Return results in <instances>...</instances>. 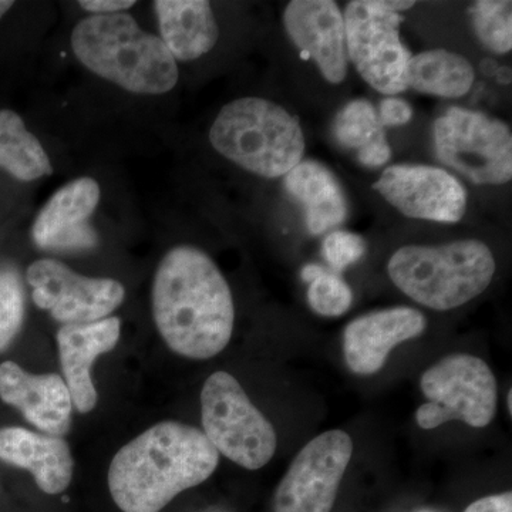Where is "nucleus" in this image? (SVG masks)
<instances>
[{"mask_svg":"<svg viewBox=\"0 0 512 512\" xmlns=\"http://www.w3.org/2000/svg\"><path fill=\"white\" fill-rule=\"evenodd\" d=\"M340 146L357 151V160L366 167H382L392 157L383 126L370 101H350L336 116L333 126Z\"/></svg>","mask_w":512,"mask_h":512,"instance_id":"22","label":"nucleus"},{"mask_svg":"<svg viewBox=\"0 0 512 512\" xmlns=\"http://www.w3.org/2000/svg\"><path fill=\"white\" fill-rule=\"evenodd\" d=\"M476 80L474 67L463 56L448 50H427L412 56L406 69L407 89L458 99L466 96Z\"/></svg>","mask_w":512,"mask_h":512,"instance_id":"21","label":"nucleus"},{"mask_svg":"<svg viewBox=\"0 0 512 512\" xmlns=\"http://www.w3.org/2000/svg\"><path fill=\"white\" fill-rule=\"evenodd\" d=\"M379 8L387 10V12L399 13L403 10L412 9L416 3L406 2V0H376Z\"/></svg>","mask_w":512,"mask_h":512,"instance_id":"31","label":"nucleus"},{"mask_svg":"<svg viewBox=\"0 0 512 512\" xmlns=\"http://www.w3.org/2000/svg\"><path fill=\"white\" fill-rule=\"evenodd\" d=\"M426 326L423 313L407 306L366 313L346 326L343 338L346 365L356 375H375L397 345L417 338Z\"/></svg>","mask_w":512,"mask_h":512,"instance_id":"15","label":"nucleus"},{"mask_svg":"<svg viewBox=\"0 0 512 512\" xmlns=\"http://www.w3.org/2000/svg\"><path fill=\"white\" fill-rule=\"evenodd\" d=\"M220 453L204 431L163 421L117 451L109 468V488L123 512H160L178 494L207 481Z\"/></svg>","mask_w":512,"mask_h":512,"instance_id":"2","label":"nucleus"},{"mask_svg":"<svg viewBox=\"0 0 512 512\" xmlns=\"http://www.w3.org/2000/svg\"><path fill=\"white\" fill-rule=\"evenodd\" d=\"M134 0H82L80 8L92 13V16L119 15L133 8Z\"/></svg>","mask_w":512,"mask_h":512,"instance_id":"29","label":"nucleus"},{"mask_svg":"<svg viewBox=\"0 0 512 512\" xmlns=\"http://www.w3.org/2000/svg\"><path fill=\"white\" fill-rule=\"evenodd\" d=\"M420 386L427 399L416 413L421 429L433 430L453 420L481 429L497 412V380L480 357H444L424 372Z\"/></svg>","mask_w":512,"mask_h":512,"instance_id":"7","label":"nucleus"},{"mask_svg":"<svg viewBox=\"0 0 512 512\" xmlns=\"http://www.w3.org/2000/svg\"><path fill=\"white\" fill-rule=\"evenodd\" d=\"M285 187L306 211V225L312 235L338 227L348 215L343 188L329 168L318 161H301L285 175Z\"/></svg>","mask_w":512,"mask_h":512,"instance_id":"20","label":"nucleus"},{"mask_svg":"<svg viewBox=\"0 0 512 512\" xmlns=\"http://www.w3.org/2000/svg\"><path fill=\"white\" fill-rule=\"evenodd\" d=\"M0 460L28 470L43 493L62 494L72 483L74 461L62 437L35 433L23 427L0 429Z\"/></svg>","mask_w":512,"mask_h":512,"instance_id":"18","label":"nucleus"},{"mask_svg":"<svg viewBox=\"0 0 512 512\" xmlns=\"http://www.w3.org/2000/svg\"><path fill=\"white\" fill-rule=\"evenodd\" d=\"M286 33L296 47L318 64L332 84L348 73L345 19L332 0H293L284 13Z\"/></svg>","mask_w":512,"mask_h":512,"instance_id":"13","label":"nucleus"},{"mask_svg":"<svg viewBox=\"0 0 512 512\" xmlns=\"http://www.w3.org/2000/svg\"><path fill=\"white\" fill-rule=\"evenodd\" d=\"M153 316L161 338L177 355H220L234 332L235 308L227 279L201 249L168 251L153 282Z\"/></svg>","mask_w":512,"mask_h":512,"instance_id":"1","label":"nucleus"},{"mask_svg":"<svg viewBox=\"0 0 512 512\" xmlns=\"http://www.w3.org/2000/svg\"><path fill=\"white\" fill-rule=\"evenodd\" d=\"M343 19L348 57L365 82L387 96L407 90L412 53L400 40L403 16L379 8L376 0H355L346 6Z\"/></svg>","mask_w":512,"mask_h":512,"instance_id":"9","label":"nucleus"},{"mask_svg":"<svg viewBox=\"0 0 512 512\" xmlns=\"http://www.w3.org/2000/svg\"><path fill=\"white\" fill-rule=\"evenodd\" d=\"M201 416L205 437L232 463L259 470L274 457L278 447L274 426L229 373L208 377L201 392Z\"/></svg>","mask_w":512,"mask_h":512,"instance_id":"6","label":"nucleus"},{"mask_svg":"<svg viewBox=\"0 0 512 512\" xmlns=\"http://www.w3.org/2000/svg\"><path fill=\"white\" fill-rule=\"evenodd\" d=\"M74 56L89 72L126 92L158 96L180 79L177 60L163 40L127 13L89 16L72 33Z\"/></svg>","mask_w":512,"mask_h":512,"instance_id":"3","label":"nucleus"},{"mask_svg":"<svg viewBox=\"0 0 512 512\" xmlns=\"http://www.w3.org/2000/svg\"><path fill=\"white\" fill-rule=\"evenodd\" d=\"M101 197L100 185L90 177L63 185L37 215L32 238L40 249L84 251L94 247L96 235L84 222L92 217Z\"/></svg>","mask_w":512,"mask_h":512,"instance_id":"14","label":"nucleus"},{"mask_svg":"<svg viewBox=\"0 0 512 512\" xmlns=\"http://www.w3.org/2000/svg\"><path fill=\"white\" fill-rule=\"evenodd\" d=\"M352 301L353 293L349 285L340 276L330 274L325 269L309 284V306L320 316H342L349 311Z\"/></svg>","mask_w":512,"mask_h":512,"instance_id":"26","label":"nucleus"},{"mask_svg":"<svg viewBox=\"0 0 512 512\" xmlns=\"http://www.w3.org/2000/svg\"><path fill=\"white\" fill-rule=\"evenodd\" d=\"M464 512H512L511 491L480 498L476 503L468 505L467 510Z\"/></svg>","mask_w":512,"mask_h":512,"instance_id":"30","label":"nucleus"},{"mask_svg":"<svg viewBox=\"0 0 512 512\" xmlns=\"http://www.w3.org/2000/svg\"><path fill=\"white\" fill-rule=\"evenodd\" d=\"M0 168L23 183L53 174L45 147L12 110H0Z\"/></svg>","mask_w":512,"mask_h":512,"instance_id":"23","label":"nucleus"},{"mask_svg":"<svg viewBox=\"0 0 512 512\" xmlns=\"http://www.w3.org/2000/svg\"><path fill=\"white\" fill-rule=\"evenodd\" d=\"M121 320L109 316L92 323L63 325L57 330L63 379L69 387L73 406L80 413H90L97 404V390L92 379L94 360L116 348L120 340Z\"/></svg>","mask_w":512,"mask_h":512,"instance_id":"17","label":"nucleus"},{"mask_svg":"<svg viewBox=\"0 0 512 512\" xmlns=\"http://www.w3.org/2000/svg\"><path fill=\"white\" fill-rule=\"evenodd\" d=\"M26 279L35 305L63 325L109 318L126 298V289L116 279L80 275L56 259L33 262Z\"/></svg>","mask_w":512,"mask_h":512,"instance_id":"11","label":"nucleus"},{"mask_svg":"<svg viewBox=\"0 0 512 512\" xmlns=\"http://www.w3.org/2000/svg\"><path fill=\"white\" fill-rule=\"evenodd\" d=\"M373 188L406 217L416 220L456 224L466 212V190L443 168L392 165Z\"/></svg>","mask_w":512,"mask_h":512,"instance_id":"12","label":"nucleus"},{"mask_svg":"<svg viewBox=\"0 0 512 512\" xmlns=\"http://www.w3.org/2000/svg\"><path fill=\"white\" fill-rule=\"evenodd\" d=\"M420 512H433V511H427V510H423V511H420Z\"/></svg>","mask_w":512,"mask_h":512,"instance_id":"35","label":"nucleus"},{"mask_svg":"<svg viewBox=\"0 0 512 512\" xmlns=\"http://www.w3.org/2000/svg\"><path fill=\"white\" fill-rule=\"evenodd\" d=\"M25 320V292L15 269L0 268V353L12 345Z\"/></svg>","mask_w":512,"mask_h":512,"instance_id":"25","label":"nucleus"},{"mask_svg":"<svg viewBox=\"0 0 512 512\" xmlns=\"http://www.w3.org/2000/svg\"><path fill=\"white\" fill-rule=\"evenodd\" d=\"M413 117L409 103L396 97H387L380 103L379 120L382 126H403Z\"/></svg>","mask_w":512,"mask_h":512,"instance_id":"28","label":"nucleus"},{"mask_svg":"<svg viewBox=\"0 0 512 512\" xmlns=\"http://www.w3.org/2000/svg\"><path fill=\"white\" fill-rule=\"evenodd\" d=\"M471 20L480 42L497 55L512 49V3L480 0L470 8Z\"/></svg>","mask_w":512,"mask_h":512,"instance_id":"24","label":"nucleus"},{"mask_svg":"<svg viewBox=\"0 0 512 512\" xmlns=\"http://www.w3.org/2000/svg\"><path fill=\"white\" fill-rule=\"evenodd\" d=\"M160 39L175 60L191 62L210 53L220 39V28L205 0H156Z\"/></svg>","mask_w":512,"mask_h":512,"instance_id":"19","label":"nucleus"},{"mask_svg":"<svg viewBox=\"0 0 512 512\" xmlns=\"http://www.w3.org/2000/svg\"><path fill=\"white\" fill-rule=\"evenodd\" d=\"M322 271H323L322 266L306 265L305 268H303L302 272H301L302 279H303V281L309 282V284H311V282L313 281V279L316 278V276H319L320 274H322Z\"/></svg>","mask_w":512,"mask_h":512,"instance_id":"32","label":"nucleus"},{"mask_svg":"<svg viewBox=\"0 0 512 512\" xmlns=\"http://www.w3.org/2000/svg\"><path fill=\"white\" fill-rule=\"evenodd\" d=\"M365 251V241L353 232H332L323 242V255L335 271H343L349 265L355 264Z\"/></svg>","mask_w":512,"mask_h":512,"instance_id":"27","label":"nucleus"},{"mask_svg":"<svg viewBox=\"0 0 512 512\" xmlns=\"http://www.w3.org/2000/svg\"><path fill=\"white\" fill-rule=\"evenodd\" d=\"M210 141L222 157L265 178L284 177L305 154L299 120L261 97H242L222 107Z\"/></svg>","mask_w":512,"mask_h":512,"instance_id":"4","label":"nucleus"},{"mask_svg":"<svg viewBox=\"0 0 512 512\" xmlns=\"http://www.w3.org/2000/svg\"><path fill=\"white\" fill-rule=\"evenodd\" d=\"M0 400L15 407L49 436L63 437L72 424L69 387L56 373L32 375L15 362L0 363Z\"/></svg>","mask_w":512,"mask_h":512,"instance_id":"16","label":"nucleus"},{"mask_svg":"<svg viewBox=\"0 0 512 512\" xmlns=\"http://www.w3.org/2000/svg\"><path fill=\"white\" fill-rule=\"evenodd\" d=\"M352 454L353 441L342 430L309 441L276 488L274 512L332 511Z\"/></svg>","mask_w":512,"mask_h":512,"instance_id":"10","label":"nucleus"},{"mask_svg":"<svg viewBox=\"0 0 512 512\" xmlns=\"http://www.w3.org/2000/svg\"><path fill=\"white\" fill-rule=\"evenodd\" d=\"M508 410L512 413V392H508Z\"/></svg>","mask_w":512,"mask_h":512,"instance_id":"34","label":"nucleus"},{"mask_svg":"<svg viewBox=\"0 0 512 512\" xmlns=\"http://www.w3.org/2000/svg\"><path fill=\"white\" fill-rule=\"evenodd\" d=\"M387 271L393 284L414 302L434 311H450L473 301L490 286L495 259L491 249L477 239L440 247L407 245L394 252Z\"/></svg>","mask_w":512,"mask_h":512,"instance_id":"5","label":"nucleus"},{"mask_svg":"<svg viewBox=\"0 0 512 512\" xmlns=\"http://www.w3.org/2000/svg\"><path fill=\"white\" fill-rule=\"evenodd\" d=\"M437 158L478 185L512 178V134L504 121L451 107L434 123Z\"/></svg>","mask_w":512,"mask_h":512,"instance_id":"8","label":"nucleus"},{"mask_svg":"<svg viewBox=\"0 0 512 512\" xmlns=\"http://www.w3.org/2000/svg\"><path fill=\"white\" fill-rule=\"evenodd\" d=\"M12 6L13 2H10V0H0V18H3L12 9Z\"/></svg>","mask_w":512,"mask_h":512,"instance_id":"33","label":"nucleus"}]
</instances>
